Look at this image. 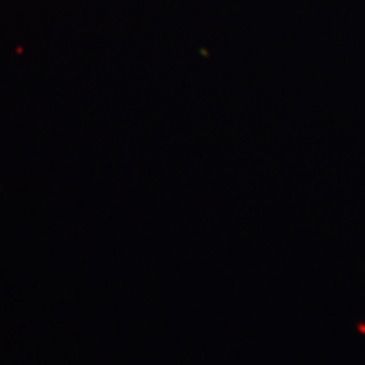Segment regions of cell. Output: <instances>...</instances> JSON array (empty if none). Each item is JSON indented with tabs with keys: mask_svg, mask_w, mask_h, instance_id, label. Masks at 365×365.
Masks as SVG:
<instances>
[]
</instances>
